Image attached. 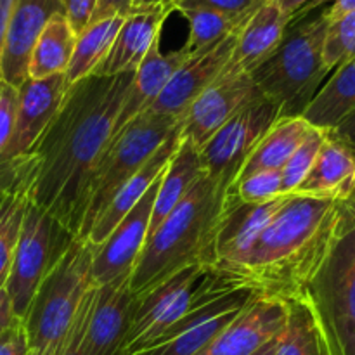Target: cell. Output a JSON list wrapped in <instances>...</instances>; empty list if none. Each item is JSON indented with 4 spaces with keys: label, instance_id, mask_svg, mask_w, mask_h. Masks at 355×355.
I'll return each instance as SVG.
<instances>
[{
    "label": "cell",
    "instance_id": "d590c367",
    "mask_svg": "<svg viewBox=\"0 0 355 355\" xmlns=\"http://www.w3.org/2000/svg\"><path fill=\"white\" fill-rule=\"evenodd\" d=\"M266 0H175L170 10L210 9L231 17H248Z\"/></svg>",
    "mask_w": 355,
    "mask_h": 355
},
{
    "label": "cell",
    "instance_id": "c3c4849f",
    "mask_svg": "<svg viewBox=\"0 0 355 355\" xmlns=\"http://www.w3.org/2000/svg\"><path fill=\"white\" fill-rule=\"evenodd\" d=\"M168 0H134L132 10H142V9H153V7H165ZM166 9V7H165ZM168 10V9H166Z\"/></svg>",
    "mask_w": 355,
    "mask_h": 355
},
{
    "label": "cell",
    "instance_id": "74e56055",
    "mask_svg": "<svg viewBox=\"0 0 355 355\" xmlns=\"http://www.w3.org/2000/svg\"><path fill=\"white\" fill-rule=\"evenodd\" d=\"M97 286L89 288V291L85 293V297L80 302L78 312H76L75 322L71 326V331H69L68 340H66L64 350L61 355H85L83 350V338H85V328H87V319H89L90 307L94 304V297H96Z\"/></svg>",
    "mask_w": 355,
    "mask_h": 355
},
{
    "label": "cell",
    "instance_id": "30bf717a",
    "mask_svg": "<svg viewBox=\"0 0 355 355\" xmlns=\"http://www.w3.org/2000/svg\"><path fill=\"white\" fill-rule=\"evenodd\" d=\"M279 118L281 107L263 96L243 107L200 149L205 175L227 193L260 139Z\"/></svg>",
    "mask_w": 355,
    "mask_h": 355
},
{
    "label": "cell",
    "instance_id": "6da1fadb",
    "mask_svg": "<svg viewBox=\"0 0 355 355\" xmlns=\"http://www.w3.org/2000/svg\"><path fill=\"white\" fill-rule=\"evenodd\" d=\"M134 73L89 76L69 87L54 120L30 153L37 156L31 201L73 238L83 218L87 182L113 137Z\"/></svg>",
    "mask_w": 355,
    "mask_h": 355
},
{
    "label": "cell",
    "instance_id": "d4e9b609",
    "mask_svg": "<svg viewBox=\"0 0 355 355\" xmlns=\"http://www.w3.org/2000/svg\"><path fill=\"white\" fill-rule=\"evenodd\" d=\"M187 58H189V54L184 51V47L175 52H170V54H163L159 51V38L151 45L144 61L141 62L137 71L134 73V78L128 85L123 103H121L120 113H118L113 135L121 127H125L128 121H132L135 116L149 110V106L155 103L156 97L163 92L166 83L170 82L173 73L179 69V66Z\"/></svg>",
    "mask_w": 355,
    "mask_h": 355
},
{
    "label": "cell",
    "instance_id": "d6a6232c",
    "mask_svg": "<svg viewBox=\"0 0 355 355\" xmlns=\"http://www.w3.org/2000/svg\"><path fill=\"white\" fill-rule=\"evenodd\" d=\"M283 194L281 170H267L236 180L225 193L227 203L259 205L267 203Z\"/></svg>",
    "mask_w": 355,
    "mask_h": 355
},
{
    "label": "cell",
    "instance_id": "484cf974",
    "mask_svg": "<svg viewBox=\"0 0 355 355\" xmlns=\"http://www.w3.org/2000/svg\"><path fill=\"white\" fill-rule=\"evenodd\" d=\"M205 173L201 165L200 149L194 148L189 141L180 137V144L175 155L170 159L168 166L162 173L155 203H153L151 218H149L148 238L163 224L166 217L177 208V205L186 198L191 187Z\"/></svg>",
    "mask_w": 355,
    "mask_h": 355
},
{
    "label": "cell",
    "instance_id": "60d3db41",
    "mask_svg": "<svg viewBox=\"0 0 355 355\" xmlns=\"http://www.w3.org/2000/svg\"><path fill=\"white\" fill-rule=\"evenodd\" d=\"M132 6H134V0H97L90 23H97V21L116 16L127 17L132 12Z\"/></svg>",
    "mask_w": 355,
    "mask_h": 355
},
{
    "label": "cell",
    "instance_id": "f6af8a7d",
    "mask_svg": "<svg viewBox=\"0 0 355 355\" xmlns=\"http://www.w3.org/2000/svg\"><path fill=\"white\" fill-rule=\"evenodd\" d=\"M14 321H17V318L14 315L12 307H10V300L7 291L0 290V331H3L6 328H9Z\"/></svg>",
    "mask_w": 355,
    "mask_h": 355
},
{
    "label": "cell",
    "instance_id": "ffe728a7",
    "mask_svg": "<svg viewBox=\"0 0 355 355\" xmlns=\"http://www.w3.org/2000/svg\"><path fill=\"white\" fill-rule=\"evenodd\" d=\"M170 10L165 7L132 10L121 23L110 52L92 76H114L135 73L151 45L162 37V26Z\"/></svg>",
    "mask_w": 355,
    "mask_h": 355
},
{
    "label": "cell",
    "instance_id": "681fc988",
    "mask_svg": "<svg viewBox=\"0 0 355 355\" xmlns=\"http://www.w3.org/2000/svg\"><path fill=\"white\" fill-rule=\"evenodd\" d=\"M276 338H277V336H276ZM276 338L270 340L269 343H266L262 349L257 350V352L253 355H276Z\"/></svg>",
    "mask_w": 355,
    "mask_h": 355
},
{
    "label": "cell",
    "instance_id": "83f0119b",
    "mask_svg": "<svg viewBox=\"0 0 355 355\" xmlns=\"http://www.w3.org/2000/svg\"><path fill=\"white\" fill-rule=\"evenodd\" d=\"M355 110V59L335 69V75L319 89L302 118L312 127L333 130Z\"/></svg>",
    "mask_w": 355,
    "mask_h": 355
},
{
    "label": "cell",
    "instance_id": "bcb514c9",
    "mask_svg": "<svg viewBox=\"0 0 355 355\" xmlns=\"http://www.w3.org/2000/svg\"><path fill=\"white\" fill-rule=\"evenodd\" d=\"M342 207V234L355 227V191L347 201L340 203Z\"/></svg>",
    "mask_w": 355,
    "mask_h": 355
},
{
    "label": "cell",
    "instance_id": "f1b7e54d",
    "mask_svg": "<svg viewBox=\"0 0 355 355\" xmlns=\"http://www.w3.org/2000/svg\"><path fill=\"white\" fill-rule=\"evenodd\" d=\"M283 331L276 338V355H331L318 314L305 295L291 298Z\"/></svg>",
    "mask_w": 355,
    "mask_h": 355
},
{
    "label": "cell",
    "instance_id": "7402d4cb",
    "mask_svg": "<svg viewBox=\"0 0 355 355\" xmlns=\"http://www.w3.org/2000/svg\"><path fill=\"white\" fill-rule=\"evenodd\" d=\"M355 191V153L329 130L311 170L293 194L343 203Z\"/></svg>",
    "mask_w": 355,
    "mask_h": 355
},
{
    "label": "cell",
    "instance_id": "ee69618b",
    "mask_svg": "<svg viewBox=\"0 0 355 355\" xmlns=\"http://www.w3.org/2000/svg\"><path fill=\"white\" fill-rule=\"evenodd\" d=\"M14 6H16V0H0V64H2L3 44H6L7 28H9ZM0 83H2V71H0Z\"/></svg>",
    "mask_w": 355,
    "mask_h": 355
},
{
    "label": "cell",
    "instance_id": "836d02e7",
    "mask_svg": "<svg viewBox=\"0 0 355 355\" xmlns=\"http://www.w3.org/2000/svg\"><path fill=\"white\" fill-rule=\"evenodd\" d=\"M355 59V10L329 21L322 45V62L326 69L333 71Z\"/></svg>",
    "mask_w": 355,
    "mask_h": 355
},
{
    "label": "cell",
    "instance_id": "277c9868",
    "mask_svg": "<svg viewBox=\"0 0 355 355\" xmlns=\"http://www.w3.org/2000/svg\"><path fill=\"white\" fill-rule=\"evenodd\" d=\"M328 24V7L293 16L272 55L250 73L262 96L276 103L283 116H302L328 76L322 62Z\"/></svg>",
    "mask_w": 355,
    "mask_h": 355
},
{
    "label": "cell",
    "instance_id": "7bdbcfd3",
    "mask_svg": "<svg viewBox=\"0 0 355 355\" xmlns=\"http://www.w3.org/2000/svg\"><path fill=\"white\" fill-rule=\"evenodd\" d=\"M329 132H331L336 139L345 142V144L355 153V110L345 118V120L340 121L338 127H335Z\"/></svg>",
    "mask_w": 355,
    "mask_h": 355
},
{
    "label": "cell",
    "instance_id": "816d5d0a",
    "mask_svg": "<svg viewBox=\"0 0 355 355\" xmlns=\"http://www.w3.org/2000/svg\"><path fill=\"white\" fill-rule=\"evenodd\" d=\"M0 85H2V83H0Z\"/></svg>",
    "mask_w": 355,
    "mask_h": 355
},
{
    "label": "cell",
    "instance_id": "52a82bcc",
    "mask_svg": "<svg viewBox=\"0 0 355 355\" xmlns=\"http://www.w3.org/2000/svg\"><path fill=\"white\" fill-rule=\"evenodd\" d=\"M227 293L231 291L222 286L214 267L193 266L173 274L146 295L134 298L120 355L139 352L196 305Z\"/></svg>",
    "mask_w": 355,
    "mask_h": 355
},
{
    "label": "cell",
    "instance_id": "cb8c5ba5",
    "mask_svg": "<svg viewBox=\"0 0 355 355\" xmlns=\"http://www.w3.org/2000/svg\"><path fill=\"white\" fill-rule=\"evenodd\" d=\"M180 144V125L166 137V141L156 149L155 155L146 162V165L121 186V189L114 194L111 203L99 217V220L90 229L85 241L89 245L97 246L111 234L114 227L127 217L128 211L144 198V194L151 189L153 184L162 177L165 168L168 166L170 159L175 155Z\"/></svg>",
    "mask_w": 355,
    "mask_h": 355
},
{
    "label": "cell",
    "instance_id": "8992f818",
    "mask_svg": "<svg viewBox=\"0 0 355 355\" xmlns=\"http://www.w3.org/2000/svg\"><path fill=\"white\" fill-rule=\"evenodd\" d=\"M179 125L180 120L177 118L144 111L111 137L87 182L83 218L76 239L85 241L114 194L146 165Z\"/></svg>",
    "mask_w": 355,
    "mask_h": 355
},
{
    "label": "cell",
    "instance_id": "4dcf8cb0",
    "mask_svg": "<svg viewBox=\"0 0 355 355\" xmlns=\"http://www.w3.org/2000/svg\"><path fill=\"white\" fill-rule=\"evenodd\" d=\"M123 19L125 17L116 16L97 21V23H90L76 37L75 51H73L71 61H69L68 69L64 73L69 85H75L80 80L92 76L97 66L104 61V58L110 52Z\"/></svg>",
    "mask_w": 355,
    "mask_h": 355
},
{
    "label": "cell",
    "instance_id": "9a60e30c",
    "mask_svg": "<svg viewBox=\"0 0 355 355\" xmlns=\"http://www.w3.org/2000/svg\"><path fill=\"white\" fill-rule=\"evenodd\" d=\"M64 73L42 80L26 78L17 87V114L12 139L0 162L28 155L45 132L69 90Z\"/></svg>",
    "mask_w": 355,
    "mask_h": 355
},
{
    "label": "cell",
    "instance_id": "f35d334b",
    "mask_svg": "<svg viewBox=\"0 0 355 355\" xmlns=\"http://www.w3.org/2000/svg\"><path fill=\"white\" fill-rule=\"evenodd\" d=\"M96 6L97 0H62L64 16L76 35L82 33L90 24Z\"/></svg>",
    "mask_w": 355,
    "mask_h": 355
},
{
    "label": "cell",
    "instance_id": "5bb4252c",
    "mask_svg": "<svg viewBox=\"0 0 355 355\" xmlns=\"http://www.w3.org/2000/svg\"><path fill=\"white\" fill-rule=\"evenodd\" d=\"M162 179V177H159ZM159 179L151 186L141 201L127 214V217L111 231L101 245L92 246V281L94 286H103L116 277L132 272L148 239L149 218Z\"/></svg>",
    "mask_w": 355,
    "mask_h": 355
},
{
    "label": "cell",
    "instance_id": "603a6c76",
    "mask_svg": "<svg viewBox=\"0 0 355 355\" xmlns=\"http://www.w3.org/2000/svg\"><path fill=\"white\" fill-rule=\"evenodd\" d=\"M290 194H281L267 203L259 205H239L224 203L220 222H218L217 243V262L214 269H222L234 260H238L250 248L257 236L267 227L274 215L283 208Z\"/></svg>",
    "mask_w": 355,
    "mask_h": 355
},
{
    "label": "cell",
    "instance_id": "e0dca14e",
    "mask_svg": "<svg viewBox=\"0 0 355 355\" xmlns=\"http://www.w3.org/2000/svg\"><path fill=\"white\" fill-rule=\"evenodd\" d=\"M37 166L33 153L0 162V290L9 277L24 211L31 201Z\"/></svg>",
    "mask_w": 355,
    "mask_h": 355
},
{
    "label": "cell",
    "instance_id": "5b68a950",
    "mask_svg": "<svg viewBox=\"0 0 355 355\" xmlns=\"http://www.w3.org/2000/svg\"><path fill=\"white\" fill-rule=\"evenodd\" d=\"M92 245L75 239L38 288L23 319L28 355H61L92 281Z\"/></svg>",
    "mask_w": 355,
    "mask_h": 355
},
{
    "label": "cell",
    "instance_id": "8d00e7d4",
    "mask_svg": "<svg viewBox=\"0 0 355 355\" xmlns=\"http://www.w3.org/2000/svg\"><path fill=\"white\" fill-rule=\"evenodd\" d=\"M17 114V89L2 82L0 85V159L12 139Z\"/></svg>",
    "mask_w": 355,
    "mask_h": 355
},
{
    "label": "cell",
    "instance_id": "2e32d148",
    "mask_svg": "<svg viewBox=\"0 0 355 355\" xmlns=\"http://www.w3.org/2000/svg\"><path fill=\"white\" fill-rule=\"evenodd\" d=\"M286 318V302L257 295L196 355H253L283 331Z\"/></svg>",
    "mask_w": 355,
    "mask_h": 355
},
{
    "label": "cell",
    "instance_id": "3957f363",
    "mask_svg": "<svg viewBox=\"0 0 355 355\" xmlns=\"http://www.w3.org/2000/svg\"><path fill=\"white\" fill-rule=\"evenodd\" d=\"M224 203V187L203 173L175 210L146 239L130 272L134 298L187 267L215 266V243Z\"/></svg>",
    "mask_w": 355,
    "mask_h": 355
},
{
    "label": "cell",
    "instance_id": "44dd1931",
    "mask_svg": "<svg viewBox=\"0 0 355 355\" xmlns=\"http://www.w3.org/2000/svg\"><path fill=\"white\" fill-rule=\"evenodd\" d=\"M290 19L274 0H266L239 30L224 73L250 75L259 68L281 44Z\"/></svg>",
    "mask_w": 355,
    "mask_h": 355
},
{
    "label": "cell",
    "instance_id": "8fae6325",
    "mask_svg": "<svg viewBox=\"0 0 355 355\" xmlns=\"http://www.w3.org/2000/svg\"><path fill=\"white\" fill-rule=\"evenodd\" d=\"M257 295L234 291L196 305L182 319L132 355H196L211 342Z\"/></svg>",
    "mask_w": 355,
    "mask_h": 355
},
{
    "label": "cell",
    "instance_id": "9c48e42d",
    "mask_svg": "<svg viewBox=\"0 0 355 355\" xmlns=\"http://www.w3.org/2000/svg\"><path fill=\"white\" fill-rule=\"evenodd\" d=\"M75 239L51 214L28 203L3 286L17 319L23 321L40 284Z\"/></svg>",
    "mask_w": 355,
    "mask_h": 355
},
{
    "label": "cell",
    "instance_id": "ac0fdd59",
    "mask_svg": "<svg viewBox=\"0 0 355 355\" xmlns=\"http://www.w3.org/2000/svg\"><path fill=\"white\" fill-rule=\"evenodd\" d=\"M132 307L134 295L130 291V274L97 286L83 338L85 355H120Z\"/></svg>",
    "mask_w": 355,
    "mask_h": 355
},
{
    "label": "cell",
    "instance_id": "7dc6e473",
    "mask_svg": "<svg viewBox=\"0 0 355 355\" xmlns=\"http://www.w3.org/2000/svg\"><path fill=\"white\" fill-rule=\"evenodd\" d=\"M274 2H276L277 6H279V9L283 10V12L286 14V16L293 17L295 14L300 12V10L304 9V7L307 6V3L311 2V0H274Z\"/></svg>",
    "mask_w": 355,
    "mask_h": 355
},
{
    "label": "cell",
    "instance_id": "f907efd6",
    "mask_svg": "<svg viewBox=\"0 0 355 355\" xmlns=\"http://www.w3.org/2000/svg\"><path fill=\"white\" fill-rule=\"evenodd\" d=\"M173 2H175V0H168V2H166V6H165L166 9L170 10V7H172V3H173ZM170 12H172V10H170Z\"/></svg>",
    "mask_w": 355,
    "mask_h": 355
},
{
    "label": "cell",
    "instance_id": "ba28073f",
    "mask_svg": "<svg viewBox=\"0 0 355 355\" xmlns=\"http://www.w3.org/2000/svg\"><path fill=\"white\" fill-rule=\"evenodd\" d=\"M331 355H355V227L343 232L305 290Z\"/></svg>",
    "mask_w": 355,
    "mask_h": 355
},
{
    "label": "cell",
    "instance_id": "1f68e13d",
    "mask_svg": "<svg viewBox=\"0 0 355 355\" xmlns=\"http://www.w3.org/2000/svg\"><path fill=\"white\" fill-rule=\"evenodd\" d=\"M179 12L189 23V38L182 45L189 55L214 47L232 31L239 30L250 17H231L210 9H182Z\"/></svg>",
    "mask_w": 355,
    "mask_h": 355
},
{
    "label": "cell",
    "instance_id": "f546056e",
    "mask_svg": "<svg viewBox=\"0 0 355 355\" xmlns=\"http://www.w3.org/2000/svg\"><path fill=\"white\" fill-rule=\"evenodd\" d=\"M76 37L64 12H58L42 30L28 62V78L42 80L61 75L68 69Z\"/></svg>",
    "mask_w": 355,
    "mask_h": 355
},
{
    "label": "cell",
    "instance_id": "ab89813d",
    "mask_svg": "<svg viewBox=\"0 0 355 355\" xmlns=\"http://www.w3.org/2000/svg\"><path fill=\"white\" fill-rule=\"evenodd\" d=\"M0 355H28L26 329L21 319L0 331Z\"/></svg>",
    "mask_w": 355,
    "mask_h": 355
},
{
    "label": "cell",
    "instance_id": "4fadbf2b",
    "mask_svg": "<svg viewBox=\"0 0 355 355\" xmlns=\"http://www.w3.org/2000/svg\"><path fill=\"white\" fill-rule=\"evenodd\" d=\"M239 30L232 31L214 47L191 54L173 73L163 92L156 97L148 111L180 120L196 97H200L222 75L231 59Z\"/></svg>",
    "mask_w": 355,
    "mask_h": 355
},
{
    "label": "cell",
    "instance_id": "d6986e66",
    "mask_svg": "<svg viewBox=\"0 0 355 355\" xmlns=\"http://www.w3.org/2000/svg\"><path fill=\"white\" fill-rule=\"evenodd\" d=\"M64 12L62 0H16L2 52V82L19 87L28 78V62L42 30L54 14Z\"/></svg>",
    "mask_w": 355,
    "mask_h": 355
},
{
    "label": "cell",
    "instance_id": "b9f144b4",
    "mask_svg": "<svg viewBox=\"0 0 355 355\" xmlns=\"http://www.w3.org/2000/svg\"><path fill=\"white\" fill-rule=\"evenodd\" d=\"M331 2V6L328 7V19L335 21L340 19V17L347 16V14L354 12L355 10V0H311L300 12L297 14H304V12H311V10L319 9V7L326 6V3ZM295 14V16H297Z\"/></svg>",
    "mask_w": 355,
    "mask_h": 355
},
{
    "label": "cell",
    "instance_id": "4316f807",
    "mask_svg": "<svg viewBox=\"0 0 355 355\" xmlns=\"http://www.w3.org/2000/svg\"><path fill=\"white\" fill-rule=\"evenodd\" d=\"M312 125L302 116H283L266 132L257 148L246 159L238 179L267 170H281L298 146L302 144ZM236 179V180H238Z\"/></svg>",
    "mask_w": 355,
    "mask_h": 355
},
{
    "label": "cell",
    "instance_id": "7c38bea8",
    "mask_svg": "<svg viewBox=\"0 0 355 355\" xmlns=\"http://www.w3.org/2000/svg\"><path fill=\"white\" fill-rule=\"evenodd\" d=\"M262 97L252 75L224 73L196 97L180 118V137L201 149L236 113Z\"/></svg>",
    "mask_w": 355,
    "mask_h": 355
},
{
    "label": "cell",
    "instance_id": "e575fe53",
    "mask_svg": "<svg viewBox=\"0 0 355 355\" xmlns=\"http://www.w3.org/2000/svg\"><path fill=\"white\" fill-rule=\"evenodd\" d=\"M326 137V130L312 127L307 137L302 141L297 151L291 155L286 165L281 168V179H283V194H293L295 189L300 186L302 180L311 170L312 163H314L315 156H318L319 149H321L322 141Z\"/></svg>",
    "mask_w": 355,
    "mask_h": 355
},
{
    "label": "cell",
    "instance_id": "7a4b0ae2",
    "mask_svg": "<svg viewBox=\"0 0 355 355\" xmlns=\"http://www.w3.org/2000/svg\"><path fill=\"white\" fill-rule=\"evenodd\" d=\"M340 236L338 201L290 194L250 248L215 272L231 293L250 291L288 302L305 295Z\"/></svg>",
    "mask_w": 355,
    "mask_h": 355
}]
</instances>
